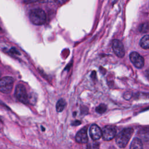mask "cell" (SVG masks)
<instances>
[{"label": "cell", "mask_w": 149, "mask_h": 149, "mask_svg": "<svg viewBox=\"0 0 149 149\" xmlns=\"http://www.w3.org/2000/svg\"><path fill=\"white\" fill-rule=\"evenodd\" d=\"M30 20L35 25H41L46 21L45 12L41 9H34L30 13Z\"/></svg>", "instance_id": "2"}, {"label": "cell", "mask_w": 149, "mask_h": 149, "mask_svg": "<svg viewBox=\"0 0 149 149\" xmlns=\"http://www.w3.org/2000/svg\"><path fill=\"white\" fill-rule=\"evenodd\" d=\"M87 127H84L80 129L76 135V141L81 144L86 143L88 141V136L87 133Z\"/></svg>", "instance_id": "9"}, {"label": "cell", "mask_w": 149, "mask_h": 149, "mask_svg": "<svg viewBox=\"0 0 149 149\" xmlns=\"http://www.w3.org/2000/svg\"><path fill=\"white\" fill-rule=\"evenodd\" d=\"M145 76L147 77V79L149 80V68L147 69L146 71H145Z\"/></svg>", "instance_id": "22"}, {"label": "cell", "mask_w": 149, "mask_h": 149, "mask_svg": "<svg viewBox=\"0 0 149 149\" xmlns=\"http://www.w3.org/2000/svg\"><path fill=\"white\" fill-rule=\"evenodd\" d=\"M129 58L132 63L137 68L141 69L144 65V59L139 54L136 52H132L129 55Z\"/></svg>", "instance_id": "6"}, {"label": "cell", "mask_w": 149, "mask_h": 149, "mask_svg": "<svg viewBox=\"0 0 149 149\" xmlns=\"http://www.w3.org/2000/svg\"><path fill=\"white\" fill-rule=\"evenodd\" d=\"M90 134L93 140H97L102 136V130L98 126L93 124L90 127Z\"/></svg>", "instance_id": "8"}, {"label": "cell", "mask_w": 149, "mask_h": 149, "mask_svg": "<svg viewBox=\"0 0 149 149\" xmlns=\"http://www.w3.org/2000/svg\"><path fill=\"white\" fill-rule=\"evenodd\" d=\"M54 1L55 2H56L58 4L63 5L65 3H66L68 1H69V0H54Z\"/></svg>", "instance_id": "18"}, {"label": "cell", "mask_w": 149, "mask_h": 149, "mask_svg": "<svg viewBox=\"0 0 149 149\" xmlns=\"http://www.w3.org/2000/svg\"><path fill=\"white\" fill-rule=\"evenodd\" d=\"M66 102L65 100L61 98L59 99L56 104V110L58 112H61L65 108Z\"/></svg>", "instance_id": "13"}, {"label": "cell", "mask_w": 149, "mask_h": 149, "mask_svg": "<svg viewBox=\"0 0 149 149\" xmlns=\"http://www.w3.org/2000/svg\"><path fill=\"white\" fill-rule=\"evenodd\" d=\"M15 95L16 98L20 102L23 104H27L29 102V97L27 91L23 84H19L17 85L15 89Z\"/></svg>", "instance_id": "4"}, {"label": "cell", "mask_w": 149, "mask_h": 149, "mask_svg": "<svg viewBox=\"0 0 149 149\" xmlns=\"http://www.w3.org/2000/svg\"><path fill=\"white\" fill-rule=\"evenodd\" d=\"M112 49L115 55L119 58H122L125 55V48L122 42L119 40L115 39L112 41Z\"/></svg>", "instance_id": "7"}, {"label": "cell", "mask_w": 149, "mask_h": 149, "mask_svg": "<svg viewBox=\"0 0 149 149\" xmlns=\"http://www.w3.org/2000/svg\"><path fill=\"white\" fill-rule=\"evenodd\" d=\"M124 98L126 100H129L131 98V93H126L124 95Z\"/></svg>", "instance_id": "20"}, {"label": "cell", "mask_w": 149, "mask_h": 149, "mask_svg": "<svg viewBox=\"0 0 149 149\" xmlns=\"http://www.w3.org/2000/svg\"><path fill=\"white\" fill-rule=\"evenodd\" d=\"M49 0H24V3H33V2H47Z\"/></svg>", "instance_id": "17"}, {"label": "cell", "mask_w": 149, "mask_h": 149, "mask_svg": "<svg viewBox=\"0 0 149 149\" xmlns=\"http://www.w3.org/2000/svg\"><path fill=\"white\" fill-rule=\"evenodd\" d=\"M80 123H81V122H80V120H77L74 121V122L72 123V125H73V126H77V125H80Z\"/></svg>", "instance_id": "21"}, {"label": "cell", "mask_w": 149, "mask_h": 149, "mask_svg": "<svg viewBox=\"0 0 149 149\" xmlns=\"http://www.w3.org/2000/svg\"><path fill=\"white\" fill-rule=\"evenodd\" d=\"M140 139L149 145V127H144L139 132Z\"/></svg>", "instance_id": "10"}, {"label": "cell", "mask_w": 149, "mask_h": 149, "mask_svg": "<svg viewBox=\"0 0 149 149\" xmlns=\"http://www.w3.org/2000/svg\"><path fill=\"white\" fill-rule=\"evenodd\" d=\"M87 149H99L100 143L93 140V141L89 142L87 146Z\"/></svg>", "instance_id": "14"}, {"label": "cell", "mask_w": 149, "mask_h": 149, "mask_svg": "<svg viewBox=\"0 0 149 149\" xmlns=\"http://www.w3.org/2000/svg\"><path fill=\"white\" fill-rule=\"evenodd\" d=\"M107 105L104 104H100L98 107H96L95 108V111L99 113H104L106 110H107Z\"/></svg>", "instance_id": "15"}, {"label": "cell", "mask_w": 149, "mask_h": 149, "mask_svg": "<svg viewBox=\"0 0 149 149\" xmlns=\"http://www.w3.org/2000/svg\"><path fill=\"white\" fill-rule=\"evenodd\" d=\"M14 79L10 76H5L0 79V92L9 94L13 86Z\"/></svg>", "instance_id": "3"}, {"label": "cell", "mask_w": 149, "mask_h": 149, "mask_svg": "<svg viewBox=\"0 0 149 149\" xmlns=\"http://www.w3.org/2000/svg\"><path fill=\"white\" fill-rule=\"evenodd\" d=\"M130 149H143L142 141L139 138H134L131 143Z\"/></svg>", "instance_id": "11"}, {"label": "cell", "mask_w": 149, "mask_h": 149, "mask_svg": "<svg viewBox=\"0 0 149 149\" xmlns=\"http://www.w3.org/2000/svg\"><path fill=\"white\" fill-rule=\"evenodd\" d=\"M133 129L131 127L123 129L116 137V143L120 148H125L129 141L132 134Z\"/></svg>", "instance_id": "1"}, {"label": "cell", "mask_w": 149, "mask_h": 149, "mask_svg": "<svg viewBox=\"0 0 149 149\" xmlns=\"http://www.w3.org/2000/svg\"><path fill=\"white\" fill-rule=\"evenodd\" d=\"M139 30L140 32H142V33H145L148 31L149 30V23L146 22L140 24L139 26Z\"/></svg>", "instance_id": "16"}, {"label": "cell", "mask_w": 149, "mask_h": 149, "mask_svg": "<svg viewBox=\"0 0 149 149\" xmlns=\"http://www.w3.org/2000/svg\"><path fill=\"white\" fill-rule=\"evenodd\" d=\"M116 134V128L114 126L108 125L102 130V137L105 141H109L113 139Z\"/></svg>", "instance_id": "5"}, {"label": "cell", "mask_w": 149, "mask_h": 149, "mask_svg": "<svg viewBox=\"0 0 149 149\" xmlns=\"http://www.w3.org/2000/svg\"><path fill=\"white\" fill-rule=\"evenodd\" d=\"M140 45L143 49H149V34L146 35L141 38L140 41Z\"/></svg>", "instance_id": "12"}, {"label": "cell", "mask_w": 149, "mask_h": 149, "mask_svg": "<svg viewBox=\"0 0 149 149\" xmlns=\"http://www.w3.org/2000/svg\"><path fill=\"white\" fill-rule=\"evenodd\" d=\"M10 52L12 54H13L20 55L19 52L16 49H15V48H11V49H10Z\"/></svg>", "instance_id": "19"}]
</instances>
